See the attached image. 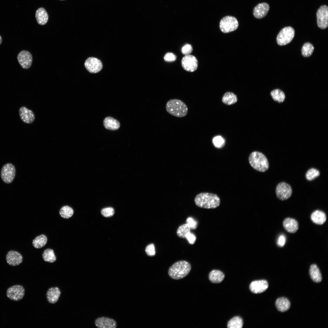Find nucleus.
I'll use <instances>...</instances> for the list:
<instances>
[{
  "label": "nucleus",
  "instance_id": "nucleus-1",
  "mask_svg": "<svg viewBox=\"0 0 328 328\" xmlns=\"http://www.w3.org/2000/svg\"><path fill=\"white\" fill-rule=\"evenodd\" d=\"M219 197L216 194L209 193H201L196 195L194 202L198 207L206 209L215 208L220 204Z\"/></svg>",
  "mask_w": 328,
  "mask_h": 328
},
{
  "label": "nucleus",
  "instance_id": "nucleus-2",
  "mask_svg": "<svg viewBox=\"0 0 328 328\" xmlns=\"http://www.w3.org/2000/svg\"><path fill=\"white\" fill-rule=\"evenodd\" d=\"M190 264L185 261H180L176 262L169 268L168 273L172 278L178 280L186 276L191 269Z\"/></svg>",
  "mask_w": 328,
  "mask_h": 328
},
{
  "label": "nucleus",
  "instance_id": "nucleus-3",
  "mask_svg": "<svg viewBox=\"0 0 328 328\" xmlns=\"http://www.w3.org/2000/svg\"><path fill=\"white\" fill-rule=\"evenodd\" d=\"M166 108L168 113L178 118L185 117L188 111L186 104L182 101L176 99L168 101L166 104Z\"/></svg>",
  "mask_w": 328,
  "mask_h": 328
},
{
  "label": "nucleus",
  "instance_id": "nucleus-4",
  "mask_svg": "<svg viewBox=\"0 0 328 328\" xmlns=\"http://www.w3.org/2000/svg\"><path fill=\"white\" fill-rule=\"evenodd\" d=\"M249 162L251 166L255 169L260 172L267 171L269 163L266 156L259 152H252L249 157Z\"/></svg>",
  "mask_w": 328,
  "mask_h": 328
},
{
  "label": "nucleus",
  "instance_id": "nucleus-5",
  "mask_svg": "<svg viewBox=\"0 0 328 328\" xmlns=\"http://www.w3.org/2000/svg\"><path fill=\"white\" fill-rule=\"evenodd\" d=\"M239 26L238 22L236 18L231 16H227L223 18L220 22V28L224 33H227L235 30Z\"/></svg>",
  "mask_w": 328,
  "mask_h": 328
},
{
  "label": "nucleus",
  "instance_id": "nucleus-6",
  "mask_svg": "<svg viewBox=\"0 0 328 328\" xmlns=\"http://www.w3.org/2000/svg\"><path fill=\"white\" fill-rule=\"evenodd\" d=\"M295 35V31L291 27L284 28L280 31L277 35L276 40L280 46L285 45L290 43Z\"/></svg>",
  "mask_w": 328,
  "mask_h": 328
},
{
  "label": "nucleus",
  "instance_id": "nucleus-7",
  "mask_svg": "<svg viewBox=\"0 0 328 328\" xmlns=\"http://www.w3.org/2000/svg\"><path fill=\"white\" fill-rule=\"evenodd\" d=\"M16 173L14 166L11 163H8L2 167L1 172V176L5 183L9 184L13 181Z\"/></svg>",
  "mask_w": 328,
  "mask_h": 328
},
{
  "label": "nucleus",
  "instance_id": "nucleus-8",
  "mask_svg": "<svg viewBox=\"0 0 328 328\" xmlns=\"http://www.w3.org/2000/svg\"><path fill=\"white\" fill-rule=\"evenodd\" d=\"M25 292V289L23 286L15 285L10 287L7 289L6 296L10 300L18 301L23 298Z\"/></svg>",
  "mask_w": 328,
  "mask_h": 328
},
{
  "label": "nucleus",
  "instance_id": "nucleus-9",
  "mask_svg": "<svg viewBox=\"0 0 328 328\" xmlns=\"http://www.w3.org/2000/svg\"><path fill=\"white\" fill-rule=\"evenodd\" d=\"M292 190L291 186L284 182L279 183L276 189L277 197L280 200H284L289 198L292 195Z\"/></svg>",
  "mask_w": 328,
  "mask_h": 328
},
{
  "label": "nucleus",
  "instance_id": "nucleus-10",
  "mask_svg": "<svg viewBox=\"0 0 328 328\" xmlns=\"http://www.w3.org/2000/svg\"><path fill=\"white\" fill-rule=\"evenodd\" d=\"M317 24L322 29L326 28L328 26V7L326 5L321 6L316 13Z\"/></svg>",
  "mask_w": 328,
  "mask_h": 328
},
{
  "label": "nucleus",
  "instance_id": "nucleus-11",
  "mask_svg": "<svg viewBox=\"0 0 328 328\" xmlns=\"http://www.w3.org/2000/svg\"><path fill=\"white\" fill-rule=\"evenodd\" d=\"M182 65L186 70L192 72L196 70L198 67V61L193 56L188 55L185 56L181 61Z\"/></svg>",
  "mask_w": 328,
  "mask_h": 328
},
{
  "label": "nucleus",
  "instance_id": "nucleus-12",
  "mask_svg": "<svg viewBox=\"0 0 328 328\" xmlns=\"http://www.w3.org/2000/svg\"><path fill=\"white\" fill-rule=\"evenodd\" d=\"M84 65L87 70L92 73L98 72L102 69L103 67L101 60L93 57L87 58L85 61Z\"/></svg>",
  "mask_w": 328,
  "mask_h": 328
},
{
  "label": "nucleus",
  "instance_id": "nucleus-13",
  "mask_svg": "<svg viewBox=\"0 0 328 328\" xmlns=\"http://www.w3.org/2000/svg\"><path fill=\"white\" fill-rule=\"evenodd\" d=\"M17 59L21 67L23 69H28L32 64V57L31 53L28 51L23 50L18 55Z\"/></svg>",
  "mask_w": 328,
  "mask_h": 328
},
{
  "label": "nucleus",
  "instance_id": "nucleus-14",
  "mask_svg": "<svg viewBox=\"0 0 328 328\" xmlns=\"http://www.w3.org/2000/svg\"><path fill=\"white\" fill-rule=\"evenodd\" d=\"M6 260L7 263L12 266H16L22 262L23 258L22 255L17 251H10L7 253Z\"/></svg>",
  "mask_w": 328,
  "mask_h": 328
},
{
  "label": "nucleus",
  "instance_id": "nucleus-15",
  "mask_svg": "<svg viewBox=\"0 0 328 328\" xmlns=\"http://www.w3.org/2000/svg\"><path fill=\"white\" fill-rule=\"evenodd\" d=\"M19 114L21 120L26 123H32L35 120V115L33 112L25 107L22 106L20 108Z\"/></svg>",
  "mask_w": 328,
  "mask_h": 328
},
{
  "label": "nucleus",
  "instance_id": "nucleus-16",
  "mask_svg": "<svg viewBox=\"0 0 328 328\" xmlns=\"http://www.w3.org/2000/svg\"><path fill=\"white\" fill-rule=\"evenodd\" d=\"M269 5L265 2L258 4L253 9V14L255 18L261 19L265 17L269 9Z\"/></svg>",
  "mask_w": 328,
  "mask_h": 328
},
{
  "label": "nucleus",
  "instance_id": "nucleus-17",
  "mask_svg": "<svg viewBox=\"0 0 328 328\" xmlns=\"http://www.w3.org/2000/svg\"><path fill=\"white\" fill-rule=\"evenodd\" d=\"M268 284L265 280H262L252 282L250 285V289L253 293H261L265 291L268 288Z\"/></svg>",
  "mask_w": 328,
  "mask_h": 328
},
{
  "label": "nucleus",
  "instance_id": "nucleus-18",
  "mask_svg": "<svg viewBox=\"0 0 328 328\" xmlns=\"http://www.w3.org/2000/svg\"><path fill=\"white\" fill-rule=\"evenodd\" d=\"M95 324L97 327L101 328H115L117 325L114 320L105 317L97 319L95 322Z\"/></svg>",
  "mask_w": 328,
  "mask_h": 328
},
{
  "label": "nucleus",
  "instance_id": "nucleus-19",
  "mask_svg": "<svg viewBox=\"0 0 328 328\" xmlns=\"http://www.w3.org/2000/svg\"><path fill=\"white\" fill-rule=\"evenodd\" d=\"M283 225L286 231L291 233L296 232L299 228L297 221L295 219L290 218H285L283 222Z\"/></svg>",
  "mask_w": 328,
  "mask_h": 328
},
{
  "label": "nucleus",
  "instance_id": "nucleus-20",
  "mask_svg": "<svg viewBox=\"0 0 328 328\" xmlns=\"http://www.w3.org/2000/svg\"><path fill=\"white\" fill-rule=\"evenodd\" d=\"M61 294V292L57 287H52L48 290L46 293L48 301L50 303L54 304L58 300Z\"/></svg>",
  "mask_w": 328,
  "mask_h": 328
},
{
  "label": "nucleus",
  "instance_id": "nucleus-21",
  "mask_svg": "<svg viewBox=\"0 0 328 328\" xmlns=\"http://www.w3.org/2000/svg\"><path fill=\"white\" fill-rule=\"evenodd\" d=\"M35 17L38 24L43 25L46 24L48 22L49 16L45 9L43 8L40 7L36 11Z\"/></svg>",
  "mask_w": 328,
  "mask_h": 328
},
{
  "label": "nucleus",
  "instance_id": "nucleus-22",
  "mask_svg": "<svg viewBox=\"0 0 328 328\" xmlns=\"http://www.w3.org/2000/svg\"><path fill=\"white\" fill-rule=\"evenodd\" d=\"M311 219L314 223L318 225H322L326 221V214L323 211L316 210L311 214Z\"/></svg>",
  "mask_w": 328,
  "mask_h": 328
},
{
  "label": "nucleus",
  "instance_id": "nucleus-23",
  "mask_svg": "<svg viewBox=\"0 0 328 328\" xmlns=\"http://www.w3.org/2000/svg\"><path fill=\"white\" fill-rule=\"evenodd\" d=\"M275 305L278 310L282 312L287 311L290 307L289 301L283 297L278 298L275 301Z\"/></svg>",
  "mask_w": 328,
  "mask_h": 328
},
{
  "label": "nucleus",
  "instance_id": "nucleus-24",
  "mask_svg": "<svg viewBox=\"0 0 328 328\" xmlns=\"http://www.w3.org/2000/svg\"><path fill=\"white\" fill-rule=\"evenodd\" d=\"M309 273L312 279L315 282L319 283L322 280L320 270L316 265H312L310 267Z\"/></svg>",
  "mask_w": 328,
  "mask_h": 328
},
{
  "label": "nucleus",
  "instance_id": "nucleus-25",
  "mask_svg": "<svg viewBox=\"0 0 328 328\" xmlns=\"http://www.w3.org/2000/svg\"><path fill=\"white\" fill-rule=\"evenodd\" d=\"M104 125L107 129L115 130L118 129L120 124L117 120L110 117L106 118L104 121Z\"/></svg>",
  "mask_w": 328,
  "mask_h": 328
},
{
  "label": "nucleus",
  "instance_id": "nucleus-26",
  "mask_svg": "<svg viewBox=\"0 0 328 328\" xmlns=\"http://www.w3.org/2000/svg\"><path fill=\"white\" fill-rule=\"evenodd\" d=\"M224 277V274L222 272L217 270H212L209 275L210 281L215 283H220L223 280Z\"/></svg>",
  "mask_w": 328,
  "mask_h": 328
},
{
  "label": "nucleus",
  "instance_id": "nucleus-27",
  "mask_svg": "<svg viewBox=\"0 0 328 328\" xmlns=\"http://www.w3.org/2000/svg\"><path fill=\"white\" fill-rule=\"evenodd\" d=\"M47 241V238L46 236L43 234H42L36 237L33 240L32 244L35 248L39 249L45 245Z\"/></svg>",
  "mask_w": 328,
  "mask_h": 328
},
{
  "label": "nucleus",
  "instance_id": "nucleus-28",
  "mask_svg": "<svg viewBox=\"0 0 328 328\" xmlns=\"http://www.w3.org/2000/svg\"><path fill=\"white\" fill-rule=\"evenodd\" d=\"M270 95L274 101L279 103L284 101L285 98L284 92L279 89L272 90L270 93Z\"/></svg>",
  "mask_w": 328,
  "mask_h": 328
},
{
  "label": "nucleus",
  "instance_id": "nucleus-29",
  "mask_svg": "<svg viewBox=\"0 0 328 328\" xmlns=\"http://www.w3.org/2000/svg\"><path fill=\"white\" fill-rule=\"evenodd\" d=\"M42 257L44 260L49 263H53L56 260V257L53 250L50 248H48L44 251Z\"/></svg>",
  "mask_w": 328,
  "mask_h": 328
},
{
  "label": "nucleus",
  "instance_id": "nucleus-30",
  "mask_svg": "<svg viewBox=\"0 0 328 328\" xmlns=\"http://www.w3.org/2000/svg\"><path fill=\"white\" fill-rule=\"evenodd\" d=\"M237 96L233 93L231 92L226 93L224 95L222 101L225 104L231 105L235 103L237 101Z\"/></svg>",
  "mask_w": 328,
  "mask_h": 328
},
{
  "label": "nucleus",
  "instance_id": "nucleus-31",
  "mask_svg": "<svg viewBox=\"0 0 328 328\" xmlns=\"http://www.w3.org/2000/svg\"><path fill=\"white\" fill-rule=\"evenodd\" d=\"M243 326V321L240 317H234L228 322L227 327L229 328H241Z\"/></svg>",
  "mask_w": 328,
  "mask_h": 328
},
{
  "label": "nucleus",
  "instance_id": "nucleus-32",
  "mask_svg": "<svg viewBox=\"0 0 328 328\" xmlns=\"http://www.w3.org/2000/svg\"><path fill=\"white\" fill-rule=\"evenodd\" d=\"M73 213V209L68 206L62 207L59 211V214L61 217L65 219H68L71 217Z\"/></svg>",
  "mask_w": 328,
  "mask_h": 328
},
{
  "label": "nucleus",
  "instance_id": "nucleus-33",
  "mask_svg": "<svg viewBox=\"0 0 328 328\" xmlns=\"http://www.w3.org/2000/svg\"><path fill=\"white\" fill-rule=\"evenodd\" d=\"M314 50L313 45L309 43H305L303 46L301 50L302 55L305 57L310 56Z\"/></svg>",
  "mask_w": 328,
  "mask_h": 328
},
{
  "label": "nucleus",
  "instance_id": "nucleus-34",
  "mask_svg": "<svg viewBox=\"0 0 328 328\" xmlns=\"http://www.w3.org/2000/svg\"><path fill=\"white\" fill-rule=\"evenodd\" d=\"M190 228L186 223L183 224L178 228L176 234L180 237L185 238L186 234L190 232Z\"/></svg>",
  "mask_w": 328,
  "mask_h": 328
},
{
  "label": "nucleus",
  "instance_id": "nucleus-35",
  "mask_svg": "<svg viewBox=\"0 0 328 328\" xmlns=\"http://www.w3.org/2000/svg\"><path fill=\"white\" fill-rule=\"evenodd\" d=\"M320 175L319 171L315 168L309 169L306 173V179L309 181L312 180Z\"/></svg>",
  "mask_w": 328,
  "mask_h": 328
},
{
  "label": "nucleus",
  "instance_id": "nucleus-36",
  "mask_svg": "<svg viewBox=\"0 0 328 328\" xmlns=\"http://www.w3.org/2000/svg\"><path fill=\"white\" fill-rule=\"evenodd\" d=\"M212 142L216 147L219 148L222 147L225 144L224 139L220 136L215 137L213 139Z\"/></svg>",
  "mask_w": 328,
  "mask_h": 328
},
{
  "label": "nucleus",
  "instance_id": "nucleus-37",
  "mask_svg": "<svg viewBox=\"0 0 328 328\" xmlns=\"http://www.w3.org/2000/svg\"><path fill=\"white\" fill-rule=\"evenodd\" d=\"M114 210L112 207L104 208L101 210L102 215L106 217H110L112 216L114 214Z\"/></svg>",
  "mask_w": 328,
  "mask_h": 328
},
{
  "label": "nucleus",
  "instance_id": "nucleus-38",
  "mask_svg": "<svg viewBox=\"0 0 328 328\" xmlns=\"http://www.w3.org/2000/svg\"><path fill=\"white\" fill-rule=\"evenodd\" d=\"M146 254L149 256H153L155 254V247L153 244H151L148 245L145 249Z\"/></svg>",
  "mask_w": 328,
  "mask_h": 328
},
{
  "label": "nucleus",
  "instance_id": "nucleus-39",
  "mask_svg": "<svg viewBox=\"0 0 328 328\" xmlns=\"http://www.w3.org/2000/svg\"><path fill=\"white\" fill-rule=\"evenodd\" d=\"M193 51L192 46L189 44H186L182 48V53L186 55H190Z\"/></svg>",
  "mask_w": 328,
  "mask_h": 328
},
{
  "label": "nucleus",
  "instance_id": "nucleus-40",
  "mask_svg": "<svg viewBox=\"0 0 328 328\" xmlns=\"http://www.w3.org/2000/svg\"><path fill=\"white\" fill-rule=\"evenodd\" d=\"M186 224L190 226L191 229H196L197 227V222L194 219L191 217L188 218L186 220Z\"/></svg>",
  "mask_w": 328,
  "mask_h": 328
},
{
  "label": "nucleus",
  "instance_id": "nucleus-41",
  "mask_svg": "<svg viewBox=\"0 0 328 328\" xmlns=\"http://www.w3.org/2000/svg\"><path fill=\"white\" fill-rule=\"evenodd\" d=\"M176 56L172 53H166L164 57V60L167 62L174 61L176 60Z\"/></svg>",
  "mask_w": 328,
  "mask_h": 328
},
{
  "label": "nucleus",
  "instance_id": "nucleus-42",
  "mask_svg": "<svg viewBox=\"0 0 328 328\" xmlns=\"http://www.w3.org/2000/svg\"><path fill=\"white\" fill-rule=\"evenodd\" d=\"M185 238L187 239L189 243L191 244H193L196 240L195 236L193 234L191 233L190 232L186 234Z\"/></svg>",
  "mask_w": 328,
  "mask_h": 328
},
{
  "label": "nucleus",
  "instance_id": "nucleus-43",
  "mask_svg": "<svg viewBox=\"0 0 328 328\" xmlns=\"http://www.w3.org/2000/svg\"><path fill=\"white\" fill-rule=\"evenodd\" d=\"M286 241V238L283 235H280L278 238L277 244L278 246L280 247H283L285 244Z\"/></svg>",
  "mask_w": 328,
  "mask_h": 328
},
{
  "label": "nucleus",
  "instance_id": "nucleus-44",
  "mask_svg": "<svg viewBox=\"0 0 328 328\" xmlns=\"http://www.w3.org/2000/svg\"><path fill=\"white\" fill-rule=\"evenodd\" d=\"M2 42V38L1 36L0 35V45L1 44Z\"/></svg>",
  "mask_w": 328,
  "mask_h": 328
},
{
  "label": "nucleus",
  "instance_id": "nucleus-45",
  "mask_svg": "<svg viewBox=\"0 0 328 328\" xmlns=\"http://www.w3.org/2000/svg\"></svg>",
  "mask_w": 328,
  "mask_h": 328
}]
</instances>
